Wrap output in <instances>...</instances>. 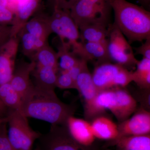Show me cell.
I'll return each instance as SVG.
<instances>
[{
  "label": "cell",
  "mask_w": 150,
  "mask_h": 150,
  "mask_svg": "<svg viewBox=\"0 0 150 150\" xmlns=\"http://www.w3.org/2000/svg\"><path fill=\"white\" fill-rule=\"evenodd\" d=\"M21 100L19 111L24 116L46 121L51 125H66L76 110L71 105L62 102L55 91L41 89L34 85Z\"/></svg>",
  "instance_id": "obj_1"
},
{
  "label": "cell",
  "mask_w": 150,
  "mask_h": 150,
  "mask_svg": "<svg viewBox=\"0 0 150 150\" xmlns=\"http://www.w3.org/2000/svg\"><path fill=\"white\" fill-rule=\"evenodd\" d=\"M114 12V24L129 43L150 38V13L126 0H108Z\"/></svg>",
  "instance_id": "obj_2"
},
{
  "label": "cell",
  "mask_w": 150,
  "mask_h": 150,
  "mask_svg": "<svg viewBox=\"0 0 150 150\" xmlns=\"http://www.w3.org/2000/svg\"><path fill=\"white\" fill-rule=\"evenodd\" d=\"M48 21L52 33H56L62 42L67 43L74 54L82 59H88L81 40L79 28L72 18L70 11L54 7L52 14L48 16Z\"/></svg>",
  "instance_id": "obj_3"
},
{
  "label": "cell",
  "mask_w": 150,
  "mask_h": 150,
  "mask_svg": "<svg viewBox=\"0 0 150 150\" xmlns=\"http://www.w3.org/2000/svg\"><path fill=\"white\" fill-rule=\"evenodd\" d=\"M112 10L108 0H77L70 13L78 28L89 24L108 27Z\"/></svg>",
  "instance_id": "obj_4"
},
{
  "label": "cell",
  "mask_w": 150,
  "mask_h": 150,
  "mask_svg": "<svg viewBox=\"0 0 150 150\" xmlns=\"http://www.w3.org/2000/svg\"><path fill=\"white\" fill-rule=\"evenodd\" d=\"M7 116L8 138L13 150H32L41 134L30 127L27 117L18 110H11Z\"/></svg>",
  "instance_id": "obj_5"
},
{
  "label": "cell",
  "mask_w": 150,
  "mask_h": 150,
  "mask_svg": "<svg viewBox=\"0 0 150 150\" xmlns=\"http://www.w3.org/2000/svg\"><path fill=\"white\" fill-rule=\"evenodd\" d=\"M132 73L122 66L108 62L96 65L91 75L99 91L118 87H125L133 81Z\"/></svg>",
  "instance_id": "obj_6"
},
{
  "label": "cell",
  "mask_w": 150,
  "mask_h": 150,
  "mask_svg": "<svg viewBox=\"0 0 150 150\" xmlns=\"http://www.w3.org/2000/svg\"><path fill=\"white\" fill-rule=\"evenodd\" d=\"M108 29L107 51L111 62L128 70L136 67L138 60L123 33L114 23L109 25Z\"/></svg>",
  "instance_id": "obj_7"
},
{
  "label": "cell",
  "mask_w": 150,
  "mask_h": 150,
  "mask_svg": "<svg viewBox=\"0 0 150 150\" xmlns=\"http://www.w3.org/2000/svg\"><path fill=\"white\" fill-rule=\"evenodd\" d=\"M38 139L41 150H99L92 145L78 143L71 136L66 125H51L48 133L41 134Z\"/></svg>",
  "instance_id": "obj_8"
},
{
  "label": "cell",
  "mask_w": 150,
  "mask_h": 150,
  "mask_svg": "<svg viewBox=\"0 0 150 150\" xmlns=\"http://www.w3.org/2000/svg\"><path fill=\"white\" fill-rule=\"evenodd\" d=\"M118 137L150 134V112L137 108L134 115L117 125Z\"/></svg>",
  "instance_id": "obj_9"
},
{
  "label": "cell",
  "mask_w": 150,
  "mask_h": 150,
  "mask_svg": "<svg viewBox=\"0 0 150 150\" xmlns=\"http://www.w3.org/2000/svg\"><path fill=\"white\" fill-rule=\"evenodd\" d=\"M17 37H11L0 47V85L9 83L15 69L19 46Z\"/></svg>",
  "instance_id": "obj_10"
},
{
  "label": "cell",
  "mask_w": 150,
  "mask_h": 150,
  "mask_svg": "<svg viewBox=\"0 0 150 150\" xmlns=\"http://www.w3.org/2000/svg\"><path fill=\"white\" fill-rule=\"evenodd\" d=\"M9 6L14 12L11 25V37H16L26 22L37 10L41 0H9Z\"/></svg>",
  "instance_id": "obj_11"
},
{
  "label": "cell",
  "mask_w": 150,
  "mask_h": 150,
  "mask_svg": "<svg viewBox=\"0 0 150 150\" xmlns=\"http://www.w3.org/2000/svg\"><path fill=\"white\" fill-rule=\"evenodd\" d=\"M116 100L111 112L119 122L130 118L137 108V103L125 87H115Z\"/></svg>",
  "instance_id": "obj_12"
},
{
  "label": "cell",
  "mask_w": 150,
  "mask_h": 150,
  "mask_svg": "<svg viewBox=\"0 0 150 150\" xmlns=\"http://www.w3.org/2000/svg\"><path fill=\"white\" fill-rule=\"evenodd\" d=\"M66 126L71 136L81 144L91 146L94 141L90 122L72 116L68 118Z\"/></svg>",
  "instance_id": "obj_13"
},
{
  "label": "cell",
  "mask_w": 150,
  "mask_h": 150,
  "mask_svg": "<svg viewBox=\"0 0 150 150\" xmlns=\"http://www.w3.org/2000/svg\"><path fill=\"white\" fill-rule=\"evenodd\" d=\"M35 66L36 63L31 61L30 63L22 64L15 69L10 83L19 95L21 100L34 85L30 76Z\"/></svg>",
  "instance_id": "obj_14"
},
{
  "label": "cell",
  "mask_w": 150,
  "mask_h": 150,
  "mask_svg": "<svg viewBox=\"0 0 150 150\" xmlns=\"http://www.w3.org/2000/svg\"><path fill=\"white\" fill-rule=\"evenodd\" d=\"M90 122L95 138L110 141L118 137L117 124L105 115L98 116Z\"/></svg>",
  "instance_id": "obj_15"
},
{
  "label": "cell",
  "mask_w": 150,
  "mask_h": 150,
  "mask_svg": "<svg viewBox=\"0 0 150 150\" xmlns=\"http://www.w3.org/2000/svg\"><path fill=\"white\" fill-rule=\"evenodd\" d=\"M87 64L84 66L76 80V90L83 98L84 105L92 100L98 92L94 83Z\"/></svg>",
  "instance_id": "obj_16"
},
{
  "label": "cell",
  "mask_w": 150,
  "mask_h": 150,
  "mask_svg": "<svg viewBox=\"0 0 150 150\" xmlns=\"http://www.w3.org/2000/svg\"><path fill=\"white\" fill-rule=\"evenodd\" d=\"M22 29L35 39L45 42H48V38L52 33L48 24V16L43 15H38L30 19Z\"/></svg>",
  "instance_id": "obj_17"
},
{
  "label": "cell",
  "mask_w": 150,
  "mask_h": 150,
  "mask_svg": "<svg viewBox=\"0 0 150 150\" xmlns=\"http://www.w3.org/2000/svg\"><path fill=\"white\" fill-rule=\"evenodd\" d=\"M110 144L126 150H150V134L118 137Z\"/></svg>",
  "instance_id": "obj_18"
},
{
  "label": "cell",
  "mask_w": 150,
  "mask_h": 150,
  "mask_svg": "<svg viewBox=\"0 0 150 150\" xmlns=\"http://www.w3.org/2000/svg\"><path fill=\"white\" fill-rule=\"evenodd\" d=\"M58 71L50 67L36 65L32 74L35 84L38 88L47 91H55Z\"/></svg>",
  "instance_id": "obj_19"
},
{
  "label": "cell",
  "mask_w": 150,
  "mask_h": 150,
  "mask_svg": "<svg viewBox=\"0 0 150 150\" xmlns=\"http://www.w3.org/2000/svg\"><path fill=\"white\" fill-rule=\"evenodd\" d=\"M107 26L98 24H89L79 28L82 43L100 42L107 44Z\"/></svg>",
  "instance_id": "obj_20"
},
{
  "label": "cell",
  "mask_w": 150,
  "mask_h": 150,
  "mask_svg": "<svg viewBox=\"0 0 150 150\" xmlns=\"http://www.w3.org/2000/svg\"><path fill=\"white\" fill-rule=\"evenodd\" d=\"M21 103V97L10 82L0 85V112L4 107L20 111Z\"/></svg>",
  "instance_id": "obj_21"
},
{
  "label": "cell",
  "mask_w": 150,
  "mask_h": 150,
  "mask_svg": "<svg viewBox=\"0 0 150 150\" xmlns=\"http://www.w3.org/2000/svg\"><path fill=\"white\" fill-rule=\"evenodd\" d=\"M32 61L35 62L36 65L50 67L59 71L57 52L48 43L36 51Z\"/></svg>",
  "instance_id": "obj_22"
},
{
  "label": "cell",
  "mask_w": 150,
  "mask_h": 150,
  "mask_svg": "<svg viewBox=\"0 0 150 150\" xmlns=\"http://www.w3.org/2000/svg\"><path fill=\"white\" fill-rule=\"evenodd\" d=\"M82 43L89 61L95 62L96 65L111 62L108 53L106 43L90 42Z\"/></svg>",
  "instance_id": "obj_23"
},
{
  "label": "cell",
  "mask_w": 150,
  "mask_h": 150,
  "mask_svg": "<svg viewBox=\"0 0 150 150\" xmlns=\"http://www.w3.org/2000/svg\"><path fill=\"white\" fill-rule=\"evenodd\" d=\"M62 42V46L57 52L59 69L60 71H68L74 67L81 58L74 54L67 43Z\"/></svg>",
  "instance_id": "obj_24"
},
{
  "label": "cell",
  "mask_w": 150,
  "mask_h": 150,
  "mask_svg": "<svg viewBox=\"0 0 150 150\" xmlns=\"http://www.w3.org/2000/svg\"><path fill=\"white\" fill-rule=\"evenodd\" d=\"M18 34L21 38L23 53L32 61L37 51L35 38L23 29L21 30Z\"/></svg>",
  "instance_id": "obj_25"
},
{
  "label": "cell",
  "mask_w": 150,
  "mask_h": 150,
  "mask_svg": "<svg viewBox=\"0 0 150 150\" xmlns=\"http://www.w3.org/2000/svg\"><path fill=\"white\" fill-rule=\"evenodd\" d=\"M132 78L139 88L150 89V71L136 69L132 73Z\"/></svg>",
  "instance_id": "obj_26"
},
{
  "label": "cell",
  "mask_w": 150,
  "mask_h": 150,
  "mask_svg": "<svg viewBox=\"0 0 150 150\" xmlns=\"http://www.w3.org/2000/svg\"><path fill=\"white\" fill-rule=\"evenodd\" d=\"M56 87L61 89H76V82L67 71H60V72L58 73Z\"/></svg>",
  "instance_id": "obj_27"
},
{
  "label": "cell",
  "mask_w": 150,
  "mask_h": 150,
  "mask_svg": "<svg viewBox=\"0 0 150 150\" xmlns=\"http://www.w3.org/2000/svg\"><path fill=\"white\" fill-rule=\"evenodd\" d=\"M137 92L136 98L137 101L138 100L141 106L146 110L150 111V89L140 88Z\"/></svg>",
  "instance_id": "obj_28"
},
{
  "label": "cell",
  "mask_w": 150,
  "mask_h": 150,
  "mask_svg": "<svg viewBox=\"0 0 150 150\" xmlns=\"http://www.w3.org/2000/svg\"><path fill=\"white\" fill-rule=\"evenodd\" d=\"M7 123L0 124V150H13L8 138Z\"/></svg>",
  "instance_id": "obj_29"
},
{
  "label": "cell",
  "mask_w": 150,
  "mask_h": 150,
  "mask_svg": "<svg viewBox=\"0 0 150 150\" xmlns=\"http://www.w3.org/2000/svg\"><path fill=\"white\" fill-rule=\"evenodd\" d=\"M14 11L9 7L0 10V25H8L12 24L14 18Z\"/></svg>",
  "instance_id": "obj_30"
},
{
  "label": "cell",
  "mask_w": 150,
  "mask_h": 150,
  "mask_svg": "<svg viewBox=\"0 0 150 150\" xmlns=\"http://www.w3.org/2000/svg\"><path fill=\"white\" fill-rule=\"evenodd\" d=\"M134 49L136 50V54L142 55L143 58L150 59V38L146 39L142 46L135 48Z\"/></svg>",
  "instance_id": "obj_31"
},
{
  "label": "cell",
  "mask_w": 150,
  "mask_h": 150,
  "mask_svg": "<svg viewBox=\"0 0 150 150\" xmlns=\"http://www.w3.org/2000/svg\"><path fill=\"white\" fill-rule=\"evenodd\" d=\"M11 37V27L0 25V47Z\"/></svg>",
  "instance_id": "obj_32"
},
{
  "label": "cell",
  "mask_w": 150,
  "mask_h": 150,
  "mask_svg": "<svg viewBox=\"0 0 150 150\" xmlns=\"http://www.w3.org/2000/svg\"><path fill=\"white\" fill-rule=\"evenodd\" d=\"M54 7L70 11L77 0H52Z\"/></svg>",
  "instance_id": "obj_33"
},
{
  "label": "cell",
  "mask_w": 150,
  "mask_h": 150,
  "mask_svg": "<svg viewBox=\"0 0 150 150\" xmlns=\"http://www.w3.org/2000/svg\"><path fill=\"white\" fill-rule=\"evenodd\" d=\"M136 67L137 70L150 71V59L143 58L141 61H138Z\"/></svg>",
  "instance_id": "obj_34"
},
{
  "label": "cell",
  "mask_w": 150,
  "mask_h": 150,
  "mask_svg": "<svg viewBox=\"0 0 150 150\" xmlns=\"http://www.w3.org/2000/svg\"><path fill=\"white\" fill-rule=\"evenodd\" d=\"M9 4V0H0V10L8 7Z\"/></svg>",
  "instance_id": "obj_35"
},
{
  "label": "cell",
  "mask_w": 150,
  "mask_h": 150,
  "mask_svg": "<svg viewBox=\"0 0 150 150\" xmlns=\"http://www.w3.org/2000/svg\"><path fill=\"white\" fill-rule=\"evenodd\" d=\"M8 121V117L7 115L4 117L0 115V124L4 123H7Z\"/></svg>",
  "instance_id": "obj_36"
},
{
  "label": "cell",
  "mask_w": 150,
  "mask_h": 150,
  "mask_svg": "<svg viewBox=\"0 0 150 150\" xmlns=\"http://www.w3.org/2000/svg\"><path fill=\"white\" fill-rule=\"evenodd\" d=\"M138 1L144 5L149 6L150 4V0H138Z\"/></svg>",
  "instance_id": "obj_37"
},
{
  "label": "cell",
  "mask_w": 150,
  "mask_h": 150,
  "mask_svg": "<svg viewBox=\"0 0 150 150\" xmlns=\"http://www.w3.org/2000/svg\"><path fill=\"white\" fill-rule=\"evenodd\" d=\"M34 150H41V149H40V148L39 147V146H38L37 147L35 148V149H34Z\"/></svg>",
  "instance_id": "obj_38"
},
{
  "label": "cell",
  "mask_w": 150,
  "mask_h": 150,
  "mask_svg": "<svg viewBox=\"0 0 150 150\" xmlns=\"http://www.w3.org/2000/svg\"><path fill=\"white\" fill-rule=\"evenodd\" d=\"M117 150H124V149H119V148H118V149H117Z\"/></svg>",
  "instance_id": "obj_39"
}]
</instances>
